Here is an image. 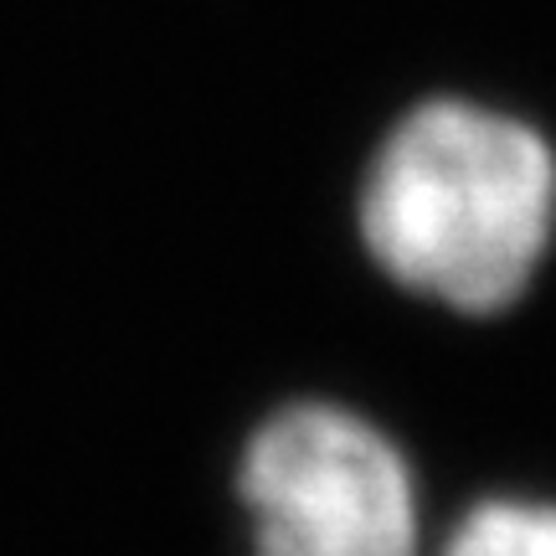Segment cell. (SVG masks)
Listing matches in <instances>:
<instances>
[{"mask_svg":"<svg viewBox=\"0 0 556 556\" xmlns=\"http://www.w3.org/2000/svg\"><path fill=\"white\" fill-rule=\"evenodd\" d=\"M248 556H422L417 479L397 438L345 402H283L238 454Z\"/></svg>","mask_w":556,"mask_h":556,"instance_id":"obj_2","label":"cell"},{"mask_svg":"<svg viewBox=\"0 0 556 556\" xmlns=\"http://www.w3.org/2000/svg\"><path fill=\"white\" fill-rule=\"evenodd\" d=\"M438 556H556V500H475L443 536Z\"/></svg>","mask_w":556,"mask_h":556,"instance_id":"obj_3","label":"cell"},{"mask_svg":"<svg viewBox=\"0 0 556 556\" xmlns=\"http://www.w3.org/2000/svg\"><path fill=\"white\" fill-rule=\"evenodd\" d=\"M356 238L381 278L464 319L516 309L556 242V150L464 93L413 103L361 170Z\"/></svg>","mask_w":556,"mask_h":556,"instance_id":"obj_1","label":"cell"}]
</instances>
